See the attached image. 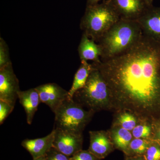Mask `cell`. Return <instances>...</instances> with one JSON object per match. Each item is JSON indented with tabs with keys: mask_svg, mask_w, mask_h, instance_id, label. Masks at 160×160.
Wrapping results in <instances>:
<instances>
[{
	"mask_svg": "<svg viewBox=\"0 0 160 160\" xmlns=\"http://www.w3.org/2000/svg\"><path fill=\"white\" fill-rule=\"evenodd\" d=\"M94 65L111 91L113 112L126 110L150 122L160 118V59L146 40Z\"/></svg>",
	"mask_w": 160,
	"mask_h": 160,
	"instance_id": "1",
	"label": "cell"
},
{
	"mask_svg": "<svg viewBox=\"0 0 160 160\" xmlns=\"http://www.w3.org/2000/svg\"><path fill=\"white\" fill-rule=\"evenodd\" d=\"M152 124L153 127L152 140L155 141L160 145V118L153 120Z\"/></svg>",
	"mask_w": 160,
	"mask_h": 160,
	"instance_id": "25",
	"label": "cell"
},
{
	"mask_svg": "<svg viewBox=\"0 0 160 160\" xmlns=\"http://www.w3.org/2000/svg\"><path fill=\"white\" fill-rule=\"evenodd\" d=\"M45 156L47 160H70L71 157L59 151L53 147L49 149Z\"/></svg>",
	"mask_w": 160,
	"mask_h": 160,
	"instance_id": "22",
	"label": "cell"
},
{
	"mask_svg": "<svg viewBox=\"0 0 160 160\" xmlns=\"http://www.w3.org/2000/svg\"><path fill=\"white\" fill-rule=\"evenodd\" d=\"M78 51L82 61H93L96 63L99 62V57L102 55L101 47L94 42V40L90 39L85 33L81 40Z\"/></svg>",
	"mask_w": 160,
	"mask_h": 160,
	"instance_id": "13",
	"label": "cell"
},
{
	"mask_svg": "<svg viewBox=\"0 0 160 160\" xmlns=\"http://www.w3.org/2000/svg\"><path fill=\"white\" fill-rule=\"evenodd\" d=\"M18 96L20 103L26 111L27 123L31 125L39 104L41 102L38 92L36 88L29 89L20 91Z\"/></svg>",
	"mask_w": 160,
	"mask_h": 160,
	"instance_id": "12",
	"label": "cell"
},
{
	"mask_svg": "<svg viewBox=\"0 0 160 160\" xmlns=\"http://www.w3.org/2000/svg\"><path fill=\"white\" fill-rule=\"evenodd\" d=\"M116 149L126 152L133 138L131 132L117 125H112L108 129Z\"/></svg>",
	"mask_w": 160,
	"mask_h": 160,
	"instance_id": "14",
	"label": "cell"
},
{
	"mask_svg": "<svg viewBox=\"0 0 160 160\" xmlns=\"http://www.w3.org/2000/svg\"><path fill=\"white\" fill-rule=\"evenodd\" d=\"M55 130L42 138L23 140L22 146L31 155L33 159L45 156L52 147L54 140Z\"/></svg>",
	"mask_w": 160,
	"mask_h": 160,
	"instance_id": "11",
	"label": "cell"
},
{
	"mask_svg": "<svg viewBox=\"0 0 160 160\" xmlns=\"http://www.w3.org/2000/svg\"><path fill=\"white\" fill-rule=\"evenodd\" d=\"M120 17L130 20L141 16L149 6L142 0H111Z\"/></svg>",
	"mask_w": 160,
	"mask_h": 160,
	"instance_id": "10",
	"label": "cell"
},
{
	"mask_svg": "<svg viewBox=\"0 0 160 160\" xmlns=\"http://www.w3.org/2000/svg\"><path fill=\"white\" fill-rule=\"evenodd\" d=\"M93 69L85 86L78 90L73 99L88 110L114 112L112 96L109 86L101 72L92 65Z\"/></svg>",
	"mask_w": 160,
	"mask_h": 160,
	"instance_id": "2",
	"label": "cell"
},
{
	"mask_svg": "<svg viewBox=\"0 0 160 160\" xmlns=\"http://www.w3.org/2000/svg\"><path fill=\"white\" fill-rule=\"evenodd\" d=\"M141 120L132 112L126 110L113 112L112 125H117L131 132Z\"/></svg>",
	"mask_w": 160,
	"mask_h": 160,
	"instance_id": "16",
	"label": "cell"
},
{
	"mask_svg": "<svg viewBox=\"0 0 160 160\" xmlns=\"http://www.w3.org/2000/svg\"><path fill=\"white\" fill-rule=\"evenodd\" d=\"M70 160H101L89 150H80L70 157Z\"/></svg>",
	"mask_w": 160,
	"mask_h": 160,
	"instance_id": "23",
	"label": "cell"
},
{
	"mask_svg": "<svg viewBox=\"0 0 160 160\" xmlns=\"http://www.w3.org/2000/svg\"><path fill=\"white\" fill-rule=\"evenodd\" d=\"M19 81L15 74L12 63L0 69V100L14 106L18 98Z\"/></svg>",
	"mask_w": 160,
	"mask_h": 160,
	"instance_id": "6",
	"label": "cell"
},
{
	"mask_svg": "<svg viewBox=\"0 0 160 160\" xmlns=\"http://www.w3.org/2000/svg\"><path fill=\"white\" fill-rule=\"evenodd\" d=\"M133 138L152 139L153 127L152 122L141 121L131 131Z\"/></svg>",
	"mask_w": 160,
	"mask_h": 160,
	"instance_id": "19",
	"label": "cell"
},
{
	"mask_svg": "<svg viewBox=\"0 0 160 160\" xmlns=\"http://www.w3.org/2000/svg\"><path fill=\"white\" fill-rule=\"evenodd\" d=\"M152 140L150 139L133 138L124 155L127 156H144Z\"/></svg>",
	"mask_w": 160,
	"mask_h": 160,
	"instance_id": "18",
	"label": "cell"
},
{
	"mask_svg": "<svg viewBox=\"0 0 160 160\" xmlns=\"http://www.w3.org/2000/svg\"><path fill=\"white\" fill-rule=\"evenodd\" d=\"M38 92L41 102L49 106L55 112L61 104L69 98V92L55 83H48L35 88Z\"/></svg>",
	"mask_w": 160,
	"mask_h": 160,
	"instance_id": "8",
	"label": "cell"
},
{
	"mask_svg": "<svg viewBox=\"0 0 160 160\" xmlns=\"http://www.w3.org/2000/svg\"><path fill=\"white\" fill-rule=\"evenodd\" d=\"M14 106L2 100H0V124L2 125L7 117L12 111Z\"/></svg>",
	"mask_w": 160,
	"mask_h": 160,
	"instance_id": "24",
	"label": "cell"
},
{
	"mask_svg": "<svg viewBox=\"0 0 160 160\" xmlns=\"http://www.w3.org/2000/svg\"><path fill=\"white\" fill-rule=\"evenodd\" d=\"M130 21L122 18L101 38L102 41L100 46L102 54L113 57L126 51L136 42L138 28Z\"/></svg>",
	"mask_w": 160,
	"mask_h": 160,
	"instance_id": "4",
	"label": "cell"
},
{
	"mask_svg": "<svg viewBox=\"0 0 160 160\" xmlns=\"http://www.w3.org/2000/svg\"><path fill=\"white\" fill-rule=\"evenodd\" d=\"M9 49L5 41L1 38L0 39V69L11 63Z\"/></svg>",
	"mask_w": 160,
	"mask_h": 160,
	"instance_id": "21",
	"label": "cell"
},
{
	"mask_svg": "<svg viewBox=\"0 0 160 160\" xmlns=\"http://www.w3.org/2000/svg\"><path fill=\"white\" fill-rule=\"evenodd\" d=\"M33 160H47L46 156L41 157L33 159Z\"/></svg>",
	"mask_w": 160,
	"mask_h": 160,
	"instance_id": "29",
	"label": "cell"
},
{
	"mask_svg": "<svg viewBox=\"0 0 160 160\" xmlns=\"http://www.w3.org/2000/svg\"><path fill=\"white\" fill-rule=\"evenodd\" d=\"M146 160H160V145L152 140L144 155Z\"/></svg>",
	"mask_w": 160,
	"mask_h": 160,
	"instance_id": "20",
	"label": "cell"
},
{
	"mask_svg": "<svg viewBox=\"0 0 160 160\" xmlns=\"http://www.w3.org/2000/svg\"><path fill=\"white\" fill-rule=\"evenodd\" d=\"M143 2H144L146 5L148 6H150V4H151L152 1V0H142Z\"/></svg>",
	"mask_w": 160,
	"mask_h": 160,
	"instance_id": "28",
	"label": "cell"
},
{
	"mask_svg": "<svg viewBox=\"0 0 160 160\" xmlns=\"http://www.w3.org/2000/svg\"><path fill=\"white\" fill-rule=\"evenodd\" d=\"M101 0H87V6H92L98 4Z\"/></svg>",
	"mask_w": 160,
	"mask_h": 160,
	"instance_id": "27",
	"label": "cell"
},
{
	"mask_svg": "<svg viewBox=\"0 0 160 160\" xmlns=\"http://www.w3.org/2000/svg\"><path fill=\"white\" fill-rule=\"evenodd\" d=\"M89 134L88 150L100 160L105 158L116 149L109 130L90 131Z\"/></svg>",
	"mask_w": 160,
	"mask_h": 160,
	"instance_id": "9",
	"label": "cell"
},
{
	"mask_svg": "<svg viewBox=\"0 0 160 160\" xmlns=\"http://www.w3.org/2000/svg\"><path fill=\"white\" fill-rule=\"evenodd\" d=\"M54 129L52 147L69 157L72 156L76 152L82 149V134H73L58 128Z\"/></svg>",
	"mask_w": 160,
	"mask_h": 160,
	"instance_id": "7",
	"label": "cell"
},
{
	"mask_svg": "<svg viewBox=\"0 0 160 160\" xmlns=\"http://www.w3.org/2000/svg\"><path fill=\"white\" fill-rule=\"evenodd\" d=\"M138 19L148 31L160 35V12L151 11L149 7Z\"/></svg>",
	"mask_w": 160,
	"mask_h": 160,
	"instance_id": "17",
	"label": "cell"
},
{
	"mask_svg": "<svg viewBox=\"0 0 160 160\" xmlns=\"http://www.w3.org/2000/svg\"><path fill=\"white\" fill-rule=\"evenodd\" d=\"M120 17L111 0H107L87 6L81 27L88 37L99 39L118 22Z\"/></svg>",
	"mask_w": 160,
	"mask_h": 160,
	"instance_id": "3",
	"label": "cell"
},
{
	"mask_svg": "<svg viewBox=\"0 0 160 160\" xmlns=\"http://www.w3.org/2000/svg\"><path fill=\"white\" fill-rule=\"evenodd\" d=\"M92 69V65L88 64L87 61H82L81 66L75 74L72 86L69 91L70 98H73L75 92L85 86Z\"/></svg>",
	"mask_w": 160,
	"mask_h": 160,
	"instance_id": "15",
	"label": "cell"
},
{
	"mask_svg": "<svg viewBox=\"0 0 160 160\" xmlns=\"http://www.w3.org/2000/svg\"><path fill=\"white\" fill-rule=\"evenodd\" d=\"M124 160H146L144 156H127L124 155Z\"/></svg>",
	"mask_w": 160,
	"mask_h": 160,
	"instance_id": "26",
	"label": "cell"
},
{
	"mask_svg": "<svg viewBox=\"0 0 160 160\" xmlns=\"http://www.w3.org/2000/svg\"><path fill=\"white\" fill-rule=\"evenodd\" d=\"M95 112L86 110L73 98L64 101L55 112L56 127L75 134H82Z\"/></svg>",
	"mask_w": 160,
	"mask_h": 160,
	"instance_id": "5",
	"label": "cell"
}]
</instances>
